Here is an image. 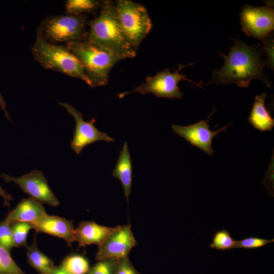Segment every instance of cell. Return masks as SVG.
Wrapping results in <instances>:
<instances>
[{
  "mask_svg": "<svg viewBox=\"0 0 274 274\" xmlns=\"http://www.w3.org/2000/svg\"><path fill=\"white\" fill-rule=\"evenodd\" d=\"M89 29L86 40L112 53L120 60L133 58L136 51L126 40L120 27L115 3L100 2V12L87 23Z\"/></svg>",
  "mask_w": 274,
  "mask_h": 274,
  "instance_id": "2",
  "label": "cell"
},
{
  "mask_svg": "<svg viewBox=\"0 0 274 274\" xmlns=\"http://www.w3.org/2000/svg\"><path fill=\"white\" fill-rule=\"evenodd\" d=\"M44 274H72L66 270L60 265L54 266L49 271Z\"/></svg>",
  "mask_w": 274,
  "mask_h": 274,
  "instance_id": "29",
  "label": "cell"
},
{
  "mask_svg": "<svg viewBox=\"0 0 274 274\" xmlns=\"http://www.w3.org/2000/svg\"><path fill=\"white\" fill-rule=\"evenodd\" d=\"M236 241L228 230L222 229L214 233L209 247L217 250H229L236 248Z\"/></svg>",
  "mask_w": 274,
  "mask_h": 274,
  "instance_id": "21",
  "label": "cell"
},
{
  "mask_svg": "<svg viewBox=\"0 0 274 274\" xmlns=\"http://www.w3.org/2000/svg\"><path fill=\"white\" fill-rule=\"evenodd\" d=\"M274 242V239H267L259 237L249 236L236 241V248L254 250L264 247Z\"/></svg>",
  "mask_w": 274,
  "mask_h": 274,
  "instance_id": "25",
  "label": "cell"
},
{
  "mask_svg": "<svg viewBox=\"0 0 274 274\" xmlns=\"http://www.w3.org/2000/svg\"><path fill=\"white\" fill-rule=\"evenodd\" d=\"M243 31L263 41L274 28V11L268 7L244 6L239 14Z\"/></svg>",
  "mask_w": 274,
  "mask_h": 274,
  "instance_id": "8",
  "label": "cell"
},
{
  "mask_svg": "<svg viewBox=\"0 0 274 274\" xmlns=\"http://www.w3.org/2000/svg\"><path fill=\"white\" fill-rule=\"evenodd\" d=\"M138 245V242L129 223L117 226L104 243L98 247L96 260L114 258L120 259L129 258L131 250Z\"/></svg>",
  "mask_w": 274,
  "mask_h": 274,
  "instance_id": "11",
  "label": "cell"
},
{
  "mask_svg": "<svg viewBox=\"0 0 274 274\" xmlns=\"http://www.w3.org/2000/svg\"><path fill=\"white\" fill-rule=\"evenodd\" d=\"M31 224L36 232L62 238L70 248L72 243L76 242L73 223L64 218L47 214Z\"/></svg>",
  "mask_w": 274,
  "mask_h": 274,
  "instance_id": "13",
  "label": "cell"
},
{
  "mask_svg": "<svg viewBox=\"0 0 274 274\" xmlns=\"http://www.w3.org/2000/svg\"><path fill=\"white\" fill-rule=\"evenodd\" d=\"M60 265L72 274H86L90 268L88 260L78 254L66 256Z\"/></svg>",
  "mask_w": 274,
  "mask_h": 274,
  "instance_id": "19",
  "label": "cell"
},
{
  "mask_svg": "<svg viewBox=\"0 0 274 274\" xmlns=\"http://www.w3.org/2000/svg\"><path fill=\"white\" fill-rule=\"evenodd\" d=\"M100 6V2L95 0H67L65 4L66 13L84 15L94 12Z\"/></svg>",
  "mask_w": 274,
  "mask_h": 274,
  "instance_id": "20",
  "label": "cell"
},
{
  "mask_svg": "<svg viewBox=\"0 0 274 274\" xmlns=\"http://www.w3.org/2000/svg\"><path fill=\"white\" fill-rule=\"evenodd\" d=\"M0 245L9 252L14 247L12 224L5 220L0 222Z\"/></svg>",
  "mask_w": 274,
  "mask_h": 274,
  "instance_id": "26",
  "label": "cell"
},
{
  "mask_svg": "<svg viewBox=\"0 0 274 274\" xmlns=\"http://www.w3.org/2000/svg\"><path fill=\"white\" fill-rule=\"evenodd\" d=\"M115 6L122 32L127 42L136 51L152 27L147 9L129 0L116 1Z\"/></svg>",
  "mask_w": 274,
  "mask_h": 274,
  "instance_id": "5",
  "label": "cell"
},
{
  "mask_svg": "<svg viewBox=\"0 0 274 274\" xmlns=\"http://www.w3.org/2000/svg\"><path fill=\"white\" fill-rule=\"evenodd\" d=\"M0 274H26L12 258L10 252L0 245Z\"/></svg>",
  "mask_w": 274,
  "mask_h": 274,
  "instance_id": "23",
  "label": "cell"
},
{
  "mask_svg": "<svg viewBox=\"0 0 274 274\" xmlns=\"http://www.w3.org/2000/svg\"><path fill=\"white\" fill-rule=\"evenodd\" d=\"M116 274H141L132 265L129 258L119 259Z\"/></svg>",
  "mask_w": 274,
  "mask_h": 274,
  "instance_id": "28",
  "label": "cell"
},
{
  "mask_svg": "<svg viewBox=\"0 0 274 274\" xmlns=\"http://www.w3.org/2000/svg\"><path fill=\"white\" fill-rule=\"evenodd\" d=\"M65 46L80 61L91 87L107 84L111 70L121 60L108 50L86 39L66 43Z\"/></svg>",
  "mask_w": 274,
  "mask_h": 274,
  "instance_id": "4",
  "label": "cell"
},
{
  "mask_svg": "<svg viewBox=\"0 0 274 274\" xmlns=\"http://www.w3.org/2000/svg\"><path fill=\"white\" fill-rule=\"evenodd\" d=\"M0 106H1V108H2V109L3 110V111H4V112L5 113V115L6 117V118L9 121L12 122V121L10 117L9 116V113H8V112L7 111V110L6 109L7 104H6V102L5 101L4 98H3L2 95L1 94V93H0Z\"/></svg>",
  "mask_w": 274,
  "mask_h": 274,
  "instance_id": "31",
  "label": "cell"
},
{
  "mask_svg": "<svg viewBox=\"0 0 274 274\" xmlns=\"http://www.w3.org/2000/svg\"><path fill=\"white\" fill-rule=\"evenodd\" d=\"M31 48L35 59L44 68L79 79L89 86L90 81L78 58L65 46L48 42L38 28Z\"/></svg>",
  "mask_w": 274,
  "mask_h": 274,
  "instance_id": "3",
  "label": "cell"
},
{
  "mask_svg": "<svg viewBox=\"0 0 274 274\" xmlns=\"http://www.w3.org/2000/svg\"><path fill=\"white\" fill-rule=\"evenodd\" d=\"M27 260L28 264L40 274H44L54 266V261L38 248L37 233L32 244L27 247Z\"/></svg>",
  "mask_w": 274,
  "mask_h": 274,
  "instance_id": "18",
  "label": "cell"
},
{
  "mask_svg": "<svg viewBox=\"0 0 274 274\" xmlns=\"http://www.w3.org/2000/svg\"><path fill=\"white\" fill-rule=\"evenodd\" d=\"M47 214L42 203L29 197L22 199L16 207L9 212L5 220L11 224L16 222L32 224Z\"/></svg>",
  "mask_w": 274,
  "mask_h": 274,
  "instance_id": "15",
  "label": "cell"
},
{
  "mask_svg": "<svg viewBox=\"0 0 274 274\" xmlns=\"http://www.w3.org/2000/svg\"><path fill=\"white\" fill-rule=\"evenodd\" d=\"M263 51L266 57L264 61L265 66H267L273 70V37L269 35L263 41Z\"/></svg>",
  "mask_w": 274,
  "mask_h": 274,
  "instance_id": "27",
  "label": "cell"
},
{
  "mask_svg": "<svg viewBox=\"0 0 274 274\" xmlns=\"http://www.w3.org/2000/svg\"><path fill=\"white\" fill-rule=\"evenodd\" d=\"M235 45L229 48L227 55L219 53L224 60L222 67L213 71L209 83L216 85L234 83L241 87H248L251 81L259 80L268 87L271 83L264 72L260 45H248L240 40L233 39Z\"/></svg>",
  "mask_w": 274,
  "mask_h": 274,
  "instance_id": "1",
  "label": "cell"
},
{
  "mask_svg": "<svg viewBox=\"0 0 274 274\" xmlns=\"http://www.w3.org/2000/svg\"><path fill=\"white\" fill-rule=\"evenodd\" d=\"M112 176L122 184L128 202L132 185V163L127 142L124 143L120 152L116 166L112 171Z\"/></svg>",
  "mask_w": 274,
  "mask_h": 274,
  "instance_id": "16",
  "label": "cell"
},
{
  "mask_svg": "<svg viewBox=\"0 0 274 274\" xmlns=\"http://www.w3.org/2000/svg\"><path fill=\"white\" fill-rule=\"evenodd\" d=\"M119 259H104L90 267L86 274H116Z\"/></svg>",
  "mask_w": 274,
  "mask_h": 274,
  "instance_id": "24",
  "label": "cell"
},
{
  "mask_svg": "<svg viewBox=\"0 0 274 274\" xmlns=\"http://www.w3.org/2000/svg\"><path fill=\"white\" fill-rule=\"evenodd\" d=\"M210 116L205 121L200 120L190 125H173V130L192 146L201 149L209 156H212L214 153L212 146L213 138L220 132L225 129L228 125L217 131L211 130L208 124Z\"/></svg>",
  "mask_w": 274,
  "mask_h": 274,
  "instance_id": "12",
  "label": "cell"
},
{
  "mask_svg": "<svg viewBox=\"0 0 274 274\" xmlns=\"http://www.w3.org/2000/svg\"><path fill=\"white\" fill-rule=\"evenodd\" d=\"M117 228L100 225L93 221H84L75 229V241L79 247L92 244L98 247Z\"/></svg>",
  "mask_w": 274,
  "mask_h": 274,
  "instance_id": "14",
  "label": "cell"
},
{
  "mask_svg": "<svg viewBox=\"0 0 274 274\" xmlns=\"http://www.w3.org/2000/svg\"><path fill=\"white\" fill-rule=\"evenodd\" d=\"M266 93L263 92L255 97V101L248 118L249 122L261 132L271 131L274 126V119L265 107Z\"/></svg>",
  "mask_w": 274,
  "mask_h": 274,
  "instance_id": "17",
  "label": "cell"
},
{
  "mask_svg": "<svg viewBox=\"0 0 274 274\" xmlns=\"http://www.w3.org/2000/svg\"><path fill=\"white\" fill-rule=\"evenodd\" d=\"M193 64V63H189L185 65L180 64L178 69L175 70L173 73H171L168 68H165L154 76L147 77L145 82L142 83L133 90L121 93L118 96L121 98L127 94L136 92L142 94L152 93L158 97L181 99L183 93L178 85L180 81H188L198 87L203 88L201 83L190 80L186 78V75L180 73V71L184 67Z\"/></svg>",
  "mask_w": 274,
  "mask_h": 274,
  "instance_id": "7",
  "label": "cell"
},
{
  "mask_svg": "<svg viewBox=\"0 0 274 274\" xmlns=\"http://www.w3.org/2000/svg\"><path fill=\"white\" fill-rule=\"evenodd\" d=\"M12 240L14 247H26L27 237L29 230L32 228L31 223L16 222L12 224Z\"/></svg>",
  "mask_w": 274,
  "mask_h": 274,
  "instance_id": "22",
  "label": "cell"
},
{
  "mask_svg": "<svg viewBox=\"0 0 274 274\" xmlns=\"http://www.w3.org/2000/svg\"><path fill=\"white\" fill-rule=\"evenodd\" d=\"M59 105L64 107L75 120L74 134L71 147L77 154H80L87 146L97 141H102L108 143L114 141V139L107 133L99 131L94 126L95 119L85 121L82 113L68 103L59 102Z\"/></svg>",
  "mask_w": 274,
  "mask_h": 274,
  "instance_id": "10",
  "label": "cell"
},
{
  "mask_svg": "<svg viewBox=\"0 0 274 274\" xmlns=\"http://www.w3.org/2000/svg\"><path fill=\"white\" fill-rule=\"evenodd\" d=\"M6 182H14L22 191L42 203L52 207L59 204V201L49 187L44 174L39 170H33L20 177H14L4 173L0 175Z\"/></svg>",
  "mask_w": 274,
  "mask_h": 274,
  "instance_id": "9",
  "label": "cell"
},
{
  "mask_svg": "<svg viewBox=\"0 0 274 274\" xmlns=\"http://www.w3.org/2000/svg\"><path fill=\"white\" fill-rule=\"evenodd\" d=\"M0 196L4 199L5 206L9 207L10 205V201L13 200V198L11 194H8L0 186Z\"/></svg>",
  "mask_w": 274,
  "mask_h": 274,
  "instance_id": "30",
  "label": "cell"
},
{
  "mask_svg": "<svg viewBox=\"0 0 274 274\" xmlns=\"http://www.w3.org/2000/svg\"><path fill=\"white\" fill-rule=\"evenodd\" d=\"M84 15L66 13L47 18L38 28L47 41L66 44L86 39L88 33Z\"/></svg>",
  "mask_w": 274,
  "mask_h": 274,
  "instance_id": "6",
  "label": "cell"
}]
</instances>
